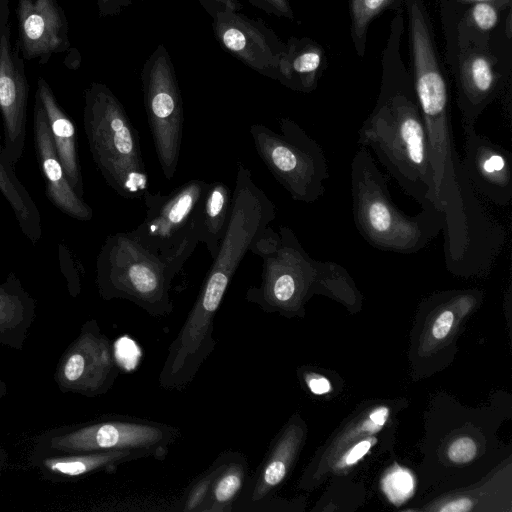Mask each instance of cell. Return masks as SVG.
<instances>
[{"instance_id": "ab89813d", "label": "cell", "mask_w": 512, "mask_h": 512, "mask_svg": "<svg viewBox=\"0 0 512 512\" xmlns=\"http://www.w3.org/2000/svg\"><path fill=\"white\" fill-rule=\"evenodd\" d=\"M9 459H10V456H9L8 451L5 449V447H3L0 444V472L5 470L8 467Z\"/></svg>"}, {"instance_id": "8992f818", "label": "cell", "mask_w": 512, "mask_h": 512, "mask_svg": "<svg viewBox=\"0 0 512 512\" xmlns=\"http://www.w3.org/2000/svg\"><path fill=\"white\" fill-rule=\"evenodd\" d=\"M279 128L250 126L256 152L293 200L311 204L323 196L329 178L323 149L290 118H281Z\"/></svg>"}, {"instance_id": "b9f144b4", "label": "cell", "mask_w": 512, "mask_h": 512, "mask_svg": "<svg viewBox=\"0 0 512 512\" xmlns=\"http://www.w3.org/2000/svg\"><path fill=\"white\" fill-rule=\"evenodd\" d=\"M8 393V387L5 381L0 377V399L4 398Z\"/></svg>"}, {"instance_id": "1f68e13d", "label": "cell", "mask_w": 512, "mask_h": 512, "mask_svg": "<svg viewBox=\"0 0 512 512\" xmlns=\"http://www.w3.org/2000/svg\"><path fill=\"white\" fill-rule=\"evenodd\" d=\"M138 0H96L98 15L110 17L119 15Z\"/></svg>"}, {"instance_id": "9a60e30c", "label": "cell", "mask_w": 512, "mask_h": 512, "mask_svg": "<svg viewBox=\"0 0 512 512\" xmlns=\"http://www.w3.org/2000/svg\"><path fill=\"white\" fill-rule=\"evenodd\" d=\"M33 130L37 161L47 198L62 213L80 221L91 220L93 211L70 184L55 149L44 110L36 98Z\"/></svg>"}, {"instance_id": "8d00e7d4", "label": "cell", "mask_w": 512, "mask_h": 512, "mask_svg": "<svg viewBox=\"0 0 512 512\" xmlns=\"http://www.w3.org/2000/svg\"><path fill=\"white\" fill-rule=\"evenodd\" d=\"M308 385L310 390L317 395L324 394L330 390L329 381L323 377L310 379Z\"/></svg>"}, {"instance_id": "4316f807", "label": "cell", "mask_w": 512, "mask_h": 512, "mask_svg": "<svg viewBox=\"0 0 512 512\" xmlns=\"http://www.w3.org/2000/svg\"><path fill=\"white\" fill-rule=\"evenodd\" d=\"M382 487L389 500L400 505L412 495L414 479L409 471L396 467L383 478Z\"/></svg>"}, {"instance_id": "f35d334b", "label": "cell", "mask_w": 512, "mask_h": 512, "mask_svg": "<svg viewBox=\"0 0 512 512\" xmlns=\"http://www.w3.org/2000/svg\"><path fill=\"white\" fill-rule=\"evenodd\" d=\"M388 417V409L386 407H381L376 410H374L370 414V420L373 424L382 426Z\"/></svg>"}, {"instance_id": "74e56055", "label": "cell", "mask_w": 512, "mask_h": 512, "mask_svg": "<svg viewBox=\"0 0 512 512\" xmlns=\"http://www.w3.org/2000/svg\"><path fill=\"white\" fill-rule=\"evenodd\" d=\"M9 22V0H0V36L4 27ZM0 146L1 145V134H0Z\"/></svg>"}, {"instance_id": "f1b7e54d", "label": "cell", "mask_w": 512, "mask_h": 512, "mask_svg": "<svg viewBox=\"0 0 512 512\" xmlns=\"http://www.w3.org/2000/svg\"><path fill=\"white\" fill-rule=\"evenodd\" d=\"M500 8L503 7L491 2L473 3L468 11L469 22L478 31L489 32L498 24Z\"/></svg>"}, {"instance_id": "7c38bea8", "label": "cell", "mask_w": 512, "mask_h": 512, "mask_svg": "<svg viewBox=\"0 0 512 512\" xmlns=\"http://www.w3.org/2000/svg\"><path fill=\"white\" fill-rule=\"evenodd\" d=\"M28 81L23 58L11 45L10 22L0 36V112L3 120V150L15 166L25 148Z\"/></svg>"}, {"instance_id": "d4e9b609", "label": "cell", "mask_w": 512, "mask_h": 512, "mask_svg": "<svg viewBox=\"0 0 512 512\" xmlns=\"http://www.w3.org/2000/svg\"><path fill=\"white\" fill-rule=\"evenodd\" d=\"M229 454L230 451L219 455L213 464L190 485L183 499L182 506L180 508L181 511H200V508L210 493L214 480L225 466L229 458Z\"/></svg>"}, {"instance_id": "603a6c76", "label": "cell", "mask_w": 512, "mask_h": 512, "mask_svg": "<svg viewBox=\"0 0 512 512\" xmlns=\"http://www.w3.org/2000/svg\"><path fill=\"white\" fill-rule=\"evenodd\" d=\"M14 167L0 146V192L11 206L24 236L36 244L42 237L41 214L32 196L16 176Z\"/></svg>"}, {"instance_id": "cb8c5ba5", "label": "cell", "mask_w": 512, "mask_h": 512, "mask_svg": "<svg viewBox=\"0 0 512 512\" xmlns=\"http://www.w3.org/2000/svg\"><path fill=\"white\" fill-rule=\"evenodd\" d=\"M248 479L245 456L230 452L229 458L217 475L210 493L199 512H232Z\"/></svg>"}, {"instance_id": "9c48e42d", "label": "cell", "mask_w": 512, "mask_h": 512, "mask_svg": "<svg viewBox=\"0 0 512 512\" xmlns=\"http://www.w3.org/2000/svg\"><path fill=\"white\" fill-rule=\"evenodd\" d=\"M118 374L110 339L98 322L90 319L61 355L54 380L63 393L92 398L108 392Z\"/></svg>"}, {"instance_id": "ac0fdd59", "label": "cell", "mask_w": 512, "mask_h": 512, "mask_svg": "<svg viewBox=\"0 0 512 512\" xmlns=\"http://www.w3.org/2000/svg\"><path fill=\"white\" fill-rule=\"evenodd\" d=\"M35 98L44 110L55 149L66 176L76 193L83 197L84 186L77 152L75 125L61 108L50 85L43 77L37 80Z\"/></svg>"}, {"instance_id": "4dcf8cb0", "label": "cell", "mask_w": 512, "mask_h": 512, "mask_svg": "<svg viewBox=\"0 0 512 512\" xmlns=\"http://www.w3.org/2000/svg\"><path fill=\"white\" fill-rule=\"evenodd\" d=\"M249 3L278 17L292 19L293 11L288 0H247Z\"/></svg>"}, {"instance_id": "ffe728a7", "label": "cell", "mask_w": 512, "mask_h": 512, "mask_svg": "<svg viewBox=\"0 0 512 512\" xmlns=\"http://www.w3.org/2000/svg\"><path fill=\"white\" fill-rule=\"evenodd\" d=\"M36 316V303L13 272L0 283V345L22 350Z\"/></svg>"}, {"instance_id": "6da1fadb", "label": "cell", "mask_w": 512, "mask_h": 512, "mask_svg": "<svg viewBox=\"0 0 512 512\" xmlns=\"http://www.w3.org/2000/svg\"><path fill=\"white\" fill-rule=\"evenodd\" d=\"M358 143L374 151L407 195L420 205L431 201L425 125L409 79L383 78L377 103L358 130Z\"/></svg>"}, {"instance_id": "e575fe53", "label": "cell", "mask_w": 512, "mask_h": 512, "mask_svg": "<svg viewBox=\"0 0 512 512\" xmlns=\"http://www.w3.org/2000/svg\"><path fill=\"white\" fill-rule=\"evenodd\" d=\"M370 446L371 443L368 440L356 444L346 455V464L351 465L361 459L369 451Z\"/></svg>"}, {"instance_id": "60d3db41", "label": "cell", "mask_w": 512, "mask_h": 512, "mask_svg": "<svg viewBox=\"0 0 512 512\" xmlns=\"http://www.w3.org/2000/svg\"><path fill=\"white\" fill-rule=\"evenodd\" d=\"M458 2L468 4V3H477V2H491L500 5L501 7H505L506 4H510L511 0H456Z\"/></svg>"}, {"instance_id": "30bf717a", "label": "cell", "mask_w": 512, "mask_h": 512, "mask_svg": "<svg viewBox=\"0 0 512 512\" xmlns=\"http://www.w3.org/2000/svg\"><path fill=\"white\" fill-rule=\"evenodd\" d=\"M207 186L202 179H192L168 194L148 191L143 197L145 217L131 232L153 252L176 253L194 233V211Z\"/></svg>"}, {"instance_id": "d6986e66", "label": "cell", "mask_w": 512, "mask_h": 512, "mask_svg": "<svg viewBox=\"0 0 512 512\" xmlns=\"http://www.w3.org/2000/svg\"><path fill=\"white\" fill-rule=\"evenodd\" d=\"M147 457L154 455L143 450H116L37 456L32 463L47 478L71 480L99 471H113L126 462Z\"/></svg>"}, {"instance_id": "7a4b0ae2", "label": "cell", "mask_w": 512, "mask_h": 512, "mask_svg": "<svg viewBox=\"0 0 512 512\" xmlns=\"http://www.w3.org/2000/svg\"><path fill=\"white\" fill-rule=\"evenodd\" d=\"M198 243L193 233L176 253L163 255L146 248L131 231L108 235L96 259L100 296L128 300L151 316L170 314L172 282Z\"/></svg>"}, {"instance_id": "d6a6232c", "label": "cell", "mask_w": 512, "mask_h": 512, "mask_svg": "<svg viewBox=\"0 0 512 512\" xmlns=\"http://www.w3.org/2000/svg\"><path fill=\"white\" fill-rule=\"evenodd\" d=\"M207 13L213 17L222 11L239 12L242 4L238 0H198Z\"/></svg>"}, {"instance_id": "ba28073f", "label": "cell", "mask_w": 512, "mask_h": 512, "mask_svg": "<svg viewBox=\"0 0 512 512\" xmlns=\"http://www.w3.org/2000/svg\"><path fill=\"white\" fill-rule=\"evenodd\" d=\"M140 77L156 155L164 177L171 180L180 157L184 114L174 65L163 44L147 58Z\"/></svg>"}, {"instance_id": "e0dca14e", "label": "cell", "mask_w": 512, "mask_h": 512, "mask_svg": "<svg viewBox=\"0 0 512 512\" xmlns=\"http://www.w3.org/2000/svg\"><path fill=\"white\" fill-rule=\"evenodd\" d=\"M296 444V428H287L283 435L275 441L252 478L247 479L232 511L248 512L249 508L255 504L271 498L288 473Z\"/></svg>"}, {"instance_id": "52a82bcc", "label": "cell", "mask_w": 512, "mask_h": 512, "mask_svg": "<svg viewBox=\"0 0 512 512\" xmlns=\"http://www.w3.org/2000/svg\"><path fill=\"white\" fill-rule=\"evenodd\" d=\"M179 436L167 424L114 417L47 431L37 439L32 456L143 450L162 460Z\"/></svg>"}, {"instance_id": "2e32d148", "label": "cell", "mask_w": 512, "mask_h": 512, "mask_svg": "<svg viewBox=\"0 0 512 512\" xmlns=\"http://www.w3.org/2000/svg\"><path fill=\"white\" fill-rule=\"evenodd\" d=\"M464 48L459 59L457 104L462 124L475 126L481 113L502 92L505 81L491 55L468 45Z\"/></svg>"}, {"instance_id": "277c9868", "label": "cell", "mask_w": 512, "mask_h": 512, "mask_svg": "<svg viewBox=\"0 0 512 512\" xmlns=\"http://www.w3.org/2000/svg\"><path fill=\"white\" fill-rule=\"evenodd\" d=\"M249 252L262 259V273L260 285L249 287L245 299L268 313H289L316 285L349 280L338 263L312 258L287 226H280L278 232L266 226L252 241Z\"/></svg>"}, {"instance_id": "4fadbf2b", "label": "cell", "mask_w": 512, "mask_h": 512, "mask_svg": "<svg viewBox=\"0 0 512 512\" xmlns=\"http://www.w3.org/2000/svg\"><path fill=\"white\" fill-rule=\"evenodd\" d=\"M464 172L474 192L494 205L512 201V155L503 146L477 133L474 125L462 124Z\"/></svg>"}, {"instance_id": "44dd1931", "label": "cell", "mask_w": 512, "mask_h": 512, "mask_svg": "<svg viewBox=\"0 0 512 512\" xmlns=\"http://www.w3.org/2000/svg\"><path fill=\"white\" fill-rule=\"evenodd\" d=\"M232 208L230 188L221 181L208 183L194 211L192 229L214 259L226 233Z\"/></svg>"}, {"instance_id": "83f0119b", "label": "cell", "mask_w": 512, "mask_h": 512, "mask_svg": "<svg viewBox=\"0 0 512 512\" xmlns=\"http://www.w3.org/2000/svg\"><path fill=\"white\" fill-rule=\"evenodd\" d=\"M58 256L60 270L67 282L69 293L76 297L81 291V264L66 245L59 244Z\"/></svg>"}, {"instance_id": "484cf974", "label": "cell", "mask_w": 512, "mask_h": 512, "mask_svg": "<svg viewBox=\"0 0 512 512\" xmlns=\"http://www.w3.org/2000/svg\"><path fill=\"white\" fill-rule=\"evenodd\" d=\"M393 0H352V37L360 56L365 50L367 28L371 20Z\"/></svg>"}, {"instance_id": "f546056e", "label": "cell", "mask_w": 512, "mask_h": 512, "mask_svg": "<svg viewBox=\"0 0 512 512\" xmlns=\"http://www.w3.org/2000/svg\"><path fill=\"white\" fill-rule=\"evenodd\" d=\"M476 451L475 442L469 437H462L451 443L448 457L455 463H466L475 457Z\"/></svg>"}, {"instance_id": "836d02e7", "label": "cell", "mask_w": 512, "mask_h": 512, "mask_svg": "<svg viewBox=\"0 0 512 512\" xmlns=\"http://www.w3.org/2000/svg\"><path fill=\"white\" fill-rule=\"evenodd\" d=\"M454 322V314L451 310H443L434 322L432 334L436 339L444 338L450 331Z\"/></svg>"}, {"instance_id": "5bb4252c", "label": "cell", "mask_w": 512, "mask_h": 512, "mask_svg": "<svg viewBox=\"0 0 512 512\" xmlns=\"http://www.w3.org/2000/svg\"><path fill=\"white\" fill-rule=\"evenodd\" d=\"M16 16V46L23 59L45 64L70 48L67 18L57 0H18Z\"/></svg>"}, {"instance_id": "7402d4cb", "label": "cell", "mask_w": 512, "mask_h": 512, "mask_svg": "<svg viewBox=\"0 0 512 512\" xmlns=\"http://www.w3.org/2000/svg\"><path fill=\"white\" fill-rule=\"evenodd\" d=\"M285 45L275 80L294 91L311 92L322 64L321 48L309 39L290 38Z\"/></svg>"}, {"instance_id": "3957f363", "label": "cell", "mask_w": 512, "mask_h": 512, "mask_svg": "<svg viewBox=\"0 0 512 512\" xmlns=\"http://www.w3.org/2000/svg\"><path fill=\"white\" fill-rule=\"evenodd\" d=\"M351 196L355 226L376 249L414 254L443 229V215L431 201L421 205V211L412 216L397 207L385 177L368 149L362 146L351 162Z\"/></svg>"}, {"instance_id": "d590c367", "label": "cell", "mask_w": 512, "mask_h": 512, "mask_svg": "<svg viewBox=\"0 0 512 512\" xmlns=\"http://www.w3.org/2000/svg\"><path fill=\"white\" fill-rule=\"evenodd\" d=\"M472 502L468 498H460L449 502L443 506L440 511L443 512H466L471 510Z\"/></svg>"}, {"instance_id": "8fae6325", "label": "cell", "mask_w": 512, "mask_h": 512, "mask_svg": "<svg viewBox=\"0 0 512 512\" xmlns=\"http://www.w3.org/2000/svg\"><path fill=\"white\" fill-rule=\"evenodd\" d=\"M214 35L223 50L257 73L275 80L285 44L263 20L234 11L212 17Z\"/></svg>"}, {"instance_id": "5b68a950", "label": "cell", "mask_w": 512, "mask_h": 512, "mask_svg": "<svg viewBox=\"0 0 512 512\" xmlns=\"http://www.w3.org/2000/svg\"><path fill=\"white\" fill-rule=\"evenodd\" d=\"M83 123L92 158L107 184L123 198L143 199L149 179L138 133L107 85L92 82L85 89Z\"/></svg>"}]
</instances>
